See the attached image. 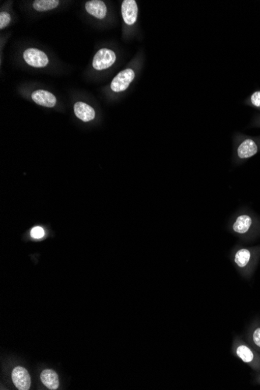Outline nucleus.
Instances as JSON below:
<instances>
[{
    "instance_id": "4468645a",
    "label": "nucleus",
    "mask_w": 260,
    "mask_h": 390,
    "mask_svg": "<svg viewBox=\"0 0 260 390\" xmlns=\"http://www.w3.org/2000/svg\"><path fill=\"white\" fill-rule=\"evenodd\" d=\"M41 379L42 383L49 389H56L60 385L58 375L55 371L51 369L44 370L41 374Z\"/></svg>"
},
{
    "instance_id": "2eb2a0df",
    "label": "nucleus",
    "mask_w": 260,
    "mask_h": 390,
    "mask_svg": "<svg viewBox=\"0 0 260 390\" xmlns=\"http://www.w3.org/2000/svg\"><path fill=\"white\" fill-rule=\"evenodd\" d=\"M59 4L58 0H36L33 3V7L37 11L45 12L56 8Z\"/></svg>"
},
{
    "instance_id": "f03ea898",
    "label": "nucleus",
    "mask_w": 260,
    "mask_h": 390,
    "mask_svg": "<svg viewBox=\"0 0 260 390\" xmlns=\"http://www.w3.org/2000/svg\"><path fill=\"white\" fill-rule=\"evenodd\" d=\"M227 228L243 241H252L260 235V219L251 213L241 212L230 219Z\"/></svg>"
},
{
    "instance_id": "9d476101",
    "label": "nucleus",
    "mask_w": 260,
    "mask_h": 390,
    "mask_svg": "<svg viewBox=\"0 0 260 390\" xmlns=\"http://www.w3.org/2000/svg\"><path fill=\"white\" fill-rule=\"evenodd\" d=\"M14 385L20 390H27L31 387V377L28 372L22 367H17L12 372Z\"/></svg>"
},
{
    "instance_id": "1a4fd4ad",
    "label": "nucleus",
    "mask_w": 260,
    "mask_h": 390,
    "mask_svg": "<svg viewBox=\"0 0 260 390\" xmlns=\"http://www.w3.org/2000/svg\"><path fill=\"white\" fill-rule=\"evenodd\" d=\"M258 152V146L252 138H246L242 140L236 149V155L240 160L249 159Z\"/></svg>"
},
{
    "instance_id": "f3484780",
    "label": "nucleus",
    "mask_w": 260,
    "mask_h": 390,
    "mask_svg": "<svg viewBox=\"0 0 260 390\" xmlns=\"http://www.w3.org/2000/svg\"><path fill=\"white\" fill-rule=\"evenodd\" d=\"M45 235V231L42 227H35L31 231V236L33 238L40 239Z\"/></svg>"
},
{
    "instance_id": "7ed1b4c3",
    "label": "nucleus",
    "mask_w": 260,
    "mask_h": 390,
    "mask_svg": "<svg viewBox=\"0 0 260 390\" xmlns=\"http://www.w3.org/2000/svg\"><path fill=\"white\" fill-rule=\"evenodd\" d=\"M232 353L235 357L249 366L254 372H260V353L240 336L232 341Z\"/></svg>"
},
{
    "instance_id": "0eeeda50",
    "label": "nucleus",
    "mask_w": 260,
    "mask_h": 390,
    "mask_svg": "<svg viewBox=\"0 0 260 390\" xmlns=\"http://www.w3.org/2000/svg\"><path fill=\"white\" fill-rule=\"evenodd\" d=\"M244 339L260 353V316H257L245 329Z\"/></svg>"
},
{
    "instance_id": "a211bd4d",
    "label": "nucleus",
    "mask_w": 260,
    "mask_h": 390,
    "mask_svg": "<svg viewBox=\"0 0 260 390\" xmlns=\"http://www.w3.org/2000/svg\"><path fill=\"white\" fill-rule=\"evenodd\" d=\"M250 102L252 106L260 109V91L254 92V93L251 95Z\"/></svg>"
},
{
    "instance_id": "39448f33",
    "label": "nucleus",
    "mask_w": 260,
    "mask_h": 390,
    "mask_svg": "<svg viewBox=\"0 0 260 390\" xmlns=\"http://www.w3.org/2000/svg\"><path fill=\"white\" fill-rule=\"evenodd\" d=\"M116 55L112 50L101 48L95 54L92 66L96 70L110 68L115 63Z\"/></svg>"
},
{
    "instance_id": "f257e3e1",
    "label": "nucleus",
    "mask_w": 260,
    "mask_h": 390,
    "mask_svg": "<svg viewBox=\"0 0 260 390\" xmlns=\"http://www.w3.org/2000/svg\"><path fill=\"white\" fill-rule=\"evenodd\" d=\"M230 259L242 278H252L260 259V246H236L232 249Z\"/></svg>"
},
{
    "instance_id": "f8f14e48",
    "label": "nucleus",
    "mask_w": 260,
    "mask_h": 390,
    "mask_svg": "<svg viewBox=\"0 0 260 390\" xmlns=\"http://www.w3.org/2000/svg\"><path fill=\"white\" fill-rule=\"evenodd\" d=\"M86 12L99 20L105 18L107 14V7L105 3L101 0H92L85 4Z\"/></svg>"
},
{
    "instance_id": "9b49d317",
    "label": "nucleus",
    "mask_w": 260,
    "mask_h": 390,
    "mask_svg": "<svg viewBox=\"0 0 260 390\" xmlns=\"http://www.w3.org/2000/svg\"><path fill=\"white\" fill-rule=\"evenodd\" d=\"M32 98L37 105L47 108H52L56 105V98L47 91H35L32 93Z\"/></svg>"
},
{
    "instance_id": "ddd939ff",
    "label": "nucleus",
    "mask_w": 260,
    "mask_h": 390,
    "mask_svg": "<svg viewBox=\"0 0 260 390\" xmlns=\"http://www.w3.org/2000/svg\"><path fill=\"white\" fill-rule=\"evenodd\" d=\"M74 112L78 118L85 123L92 121L95 118V109L84 102H76L74 105Z\"/></svg>"
},
{
    "instance_id": "423d86ee",
    "label": "nucleus",
    "mask_w": 260,
    "mask_h": 390,
    "mask_svg": "<svg viewBox=\"0 0 260 390\" xmlns=\"http://www.w3.org/2000/svg\"><path fill=\"white\" fill-rule=\"evenodd\" d=\"M23 59L31 67L43 68L48 64V58L45 52L38 48H30L23 52Z\"/></svg>"
},
{
    "instance_id": "6e6552de",
    "label": "nucleus",
    "mask_w": 260,
    "mask_h": 390,
    "mask_svg": "<svg viewBox=\"0 0 260 390\" xmlns=\"http://www.w3.org/2000/svg\"><path fill=\"white\" fill-rule=\"evenodd\" d=\"M122 17L128 26L136 23L138 17V5L135 0H124L122 4Z\"/></svg>"
},
{
    "instance_id": "20e7f679",
    "label": "nucleus",
    "mask_w": 260,
    "mask_h": 390,
    "mask_svg": "<svg viewBox=\"0 0 260 390\" xmlns=\"http://www.w3.org/2000/svg\"><path fill=\"white\" fill-rule=\"evenodd\" d=\"M136 73L131 68H127L120 72L111 83V89L115 93L125 92L134 80Z\"/></svg>"
},
{
    "instance_id": "dca6fc26",
    "label": "nucleus",
    "mask_w": 260,
    "mask_h": 390,
    "mask_svg": "<svg viewBox=\"0 0 260 390\" xmlns=\"http://www.w3.org/2000/svg\"><path fill=\"white\" fill-rule=\"evenodd\" d=\"M11 17L7 12H2L0 14V29H4L10 24Z\"/></svg>"
},
{
    "instance_id": "6ab92c4d",
    "label": "nucleus",
    "mask_w": 260,
    "mask_h": 390,
    "mask_svg": "<svg viewBox=\"0 0 260 390\" xmlns=\"http://www.w3.org/2000/svg\"><path fill=\"white\" fill-rule=\"evenodd\" d=\"M254 382L257 385H260V372H255V377H254Z\"/></svg>"
}]
</instances>
